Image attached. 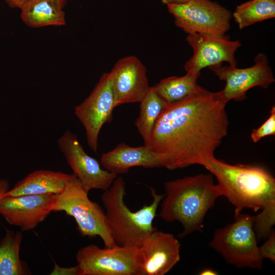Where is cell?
Listing matches in <instances>:
<instances>
[{
    "instance_id": "6da1fadb",
    "label": "cell",
    "mask_w": 275,
    "mask_h": 275,
    "mask_svg": "<svg viewBox=\"0 0 275 275\" xmlns=\"http://www.w3.org/2000/svg\"><path fill=\"white\" fill-rule=\"evenodd\" d=\"M228 102L221 91L202 88L179 101L167 105L144 145L158 154L169 170L203 166L214 156L228 133Z\"/></svg>"
},
{
    "instance_id": "7a4b0ae2",
    "label": "cell",
    "mask_w": 275,
    "mask_h": 275,
    "mask_svg": "<svg viewBox=\"0 0 275 275\" xmlns=\"http://www.w3.org/2000/svg\"><path fill=\"white\" fill-rule=\"evenodd\" d=\"M166 193L160 203L159 216L167 222H178L183 237L195 231L202 232L203 222L221 193L212 174L186 176L164 183Z\"/></svg>"
},
{
    "instance_id": "3957f363",
    "label": "cell",
    "mask_w": 275,
    "mask_h": 275,
    "mask_svg": "<svg viewBox=\"0 0 275 275\" xmlns=\"http://www.w3.org/2000/svg\"><path fill=\"white\" fill-rule=\"evenodd\" d=\"M203 166L216 177L222 196L234 206L235 214L245 208L256 212L275 203V178L264 168L231 164L215 156Z\"/></svg>"
},
{
    "instance_id": "277c9868",
    "label": "cell",
    "mask_w": 275,
    "mask_h": 275,
    "mask_svg": "<svg viewBox=\"0 0 275 275\" xmlns=\"http://www.w3.org/2000/svg\"><path fill=\"white\" fill-rule=\"evenodd\" d=\"M151 203L132 211L124 202L126 183L118 176L109 188L102 194L101 200L112 236L119 246L139 248L145 239L157 228L153 226L159 205L164 195L150 187Z\"/></svg>"
},
{
    "instance_id": "5b68a950",
    "label": "cell",
    "mask_w": 275,
    "mask_h": 275,
    "mask_svg": "<svg viewBox=\"0 0 275 275\" xmlns=\"http://www.w3.org/2000/svg\"><path fill=\"white\" fill-rule=\"evenodd\" d=\"M89 190L73 174L64 189L56 194L52 212L63 211L75 219L83 237L98 236L105 247L116 245L108 227L105 211L88 196Z\"/></svg>"
},
{
    "instance_id": "8992f818",
    "label": "cell",
    "mask_w": 275,
    "mask_h": 275,
    "mask_svg": "<svg viewBox=\"0 0 275 275\" xmlns=\"http://www.w3.org/2000/svg\"><path fill=\"white\" fill-rule=\"evenodd\" d=\"M234 217L233 223L215 230L209 246L229 264L261 269L263 259L259 255L253 229L254 216L240 212Z\"/></svg>"
},
{
    "instance_id": "52a82bcc",
    "label": "cell",
    "mask_w": 275,
    "mask_h": 275,
    "mask_svg": "<svg viewBox=\"0 0 275 275\" xmlns=\"http://www.w3.org/2000/svg\"><path fill=\"white\" fill-rule=\"evenodd\" d=\"M167 5L176 26L187 34L224 36L230 29L231 12L216 2L188 0L183 4Z\"/></svg>"
},
{
    "instance_id": "ba28073f",
    "label": "cell",
    "mask_w": 275,
    "mask_h": 275,
    "mask_svg": "<svg viewBox=\"0 0 275 275\" xmlns=\"http://www.w3.org/2000/svg\"><path fill=\"white\" fill-rule=\"evenodd\" d=\"M76 259L80 275H140L139 248L90 244L79 249Z\"/></svg>"
},
{
    "instance_id": "9c48e42d",
    "label": "cell",
    "mask_w": 275,
    "mask_h": 275,
    "mask_svg": "<svg viewBox=\"0 0 275 275\" xmlns=\"http://www.w3.org/2000/svg\"><path fill=\"white\" fill-rule=\"evenodd\" d=\"M115 107L110 72L104 73L89 96L74 107V114L85 129L88 146L95 153L100 130L113 120Z\"/></svg>"
},
{
    "instance_id": "30bf717a",
    "label": "cell",
    "mask_w": 275,
    "mask_h": 275,
    "mask_svg": "<svg viewBox=\"0 0 275 275\" xmlns=\"http://www.w3.org/2000/svg\"><path fill=\"white\" fill-rule=\"evenodd\" d=\"M255 64L246 68H238L222 64L209 68L219 80L225 81V88L221 91L225 100L242 101L250 89L259 86L267 89L275 79L267 56L264 53L257 54Z\"/></svg>"
},
{
    "instance_id": "8fae6325",
    "label": "cell",
    "mask_w": 275,
    "mask_h": 275,
    "mask_svg": "<svg viewBox=\"0 0 275 275\" xmlns=\"http://www.w3.org/2000/svg\"><path fill=\"white\" fill-rule=\"evenodd\" d=\"M57 143L73 174L87 190L105 191L109 188L118 175L103 169L97 160L89 155L76 134L66 130Z\"/></svg>"
},
{
    "instance_id": "7c38bea8",
    "label": "cell",
    "mask_w": 275,
    "mask_h": 275,
    "mask_svg": "<svg viewBox=\"0 0 275 275\" xmlns=\"http://www.w3.org/2000/svg\"><path fill=\"white\" fill-rule=\"evenodd\" d=\"M186 41L193 49V56L184 65L186 72L200 74L202 69L223 62L237 66L235 52L241 45L239 40L231 41L226 35L195 33L188 34Z\"/></svg>"
},
{
    "instance_id": "4fadbf2b",
    "label": "cell",
    "mask_w": 275,
    "mask_h": 275,
    "mask_svg": "<svg viewBox=\"0 0 275 275\" xmlns=\"http://www.w3.org/2000/svg\"><path fill=\"white\" fill-rule=\"evenodd\" d=\"M56 195L5 196L0 200V215L21 231L34 229L52 212Z\"/></svg>"
},
{
    "instance_id": "5bb4252c",
    "label": "cell",
    "mask_w": 275,
    "mask_h": 275,
    "mask_svg": "<svg viewBox=\"0 0 275 275\" xmlns=\"http://www.w3.org/2000/svg\"><path fill=\"white\" fill-rule=\"evenodd\" d=\"M140 275H164L180 260V244L172 234L153 231L139 248Z\"/></svg>"
},
{
    "instance_id": "9a60e30c",
    "label": "cell",
    "mask_w": 275,
    "mask_h": 275,
    "mask_svg": "<svg viewBox=\"0 0 275 275\" xmlns=\"http://www.w3.org/2000/svg\"><path fill=\"white\" fill-rule=\"evenodd\" d=\"M109 72L116 107L140 102L150 88L146 67L135 56L120 59Z\"/></svg>"
},
{
    "instance_id": "2e32d148",
    "label": "cell",
    "mask_w": 275,
    "mask_h": 275,
    "mask_svg": "<svg viewBox=\"0 0 275 275\" xmlns=\"http://www.w3.org/2000/svg\"><path fill=\"white\" fill-rule=\"evenodd\" d=\"M101 163L105 169L117 175L126 174L135 167L163 168L160 156L145 145L131 147L124 142L103 153Z\"/></svg>"
},
{
    "instance_id": "e0dca14e",
    "label": "cell",
    "mask_w": 275,
    "mask_h": 275,
    "mask_svg": "<svg viewBox=\"0 0 275 275\" xmlns=\"http://www.w3.org/2000/svg\"><path fill=\"white\" fill-rule=\"evenodd\" d=\"M72 175L51 170L34 171L16 183L5 196L58 194L64 189Z\"/></svg>"
},
{
    "instance_id": "ac0fdd59",
    "label": "cell",
    "mask_w": 275,
    "mask_h": 275,
    "mask_svg": "<svg viewBox=\"0 0 275 275\" xmlns=\"http://www.w3.org/2000/svg\"><path fill=\"white\" fill-rule=\"evenodd\" d=\"M63 8L56 0H28L21 8V17L26 25L33 28L64 25Z\"/></svg>"
},
{
    "instance_id": "d6986e66",
    "label": "cell",
    "mask_w": 275,
    "mask_h": 275,
    "mask_svg": "<svg viewBox=\"0 0 275 275\" xmlns=\"http://www.w3.org/2000/svg\"><path fill=\"white\" fill-rule=\"evenodd\" d=\"M5 230V235L0 240V275L31 274L26 263L20 258L22 233Z\"/></svg>"
},
{
    "instance_id": "ffe728a7",
    "label": "cell",
    "mask_w": 275,
    "mask_h": 275,
    "mask_svg": "<svg viewBox=\"0 0 275 275\" xmlns=\"http://www.w3.org/2000/svg\"><path fill=\"white\" fill-rule=\"evenodd\" d=\"M200 75L188 71L182 76L162 79L152 87L167 104H172L186 98L202 88L197 83Z\"/></svg>"
},
{
    "instance_id": "44dd1931",
    "label": "cell",
    "mask_w": 275,
    "mask_h": 275,
    "mask_svg": "<svg viewBox=\"0 0 275 275\" xmlns=\"http://www.w3.org/2000/svg\"><path fill=\"white\" fill-rule=\"evenodd\" d=\"M140 103V114L134 124L145 144L152 134L159 116L168 104L152 87Z\"/></svg>"
},
{
    "instance_id": "7402d4cb",
    "label": "cell",
    "mask_w": 275,
    "mask_h": 275,
    "mask_svg": "<svg viewBox=\"0 0 275 275\" xmlns=\"http://www.w3.org/2000/svg\"><path fill=\"white\" fill-rule=\"evenodd\" d=\"M239 29L275 17V0H251L237 6L232 14Z\"/></svg>"
},
{
    "instance_id": "603a6c76",
    "label": "cell",
    "mask_w": 275,
    "mask_h": 275,
    "mask_svg": "<svg viewBox=\"0 0 275 275\" xmlns=\"http://www.w3.org/2000/svg\"><path fill=\"white\" fill-rule=\"evenodd\" d=\"M275 224V203L261 209V212L254 216L253 229L257 239H266Z\"/></svg>"
},
{
    "instance_id": "cb8c5ba5",
    "label": "cell",
    "mask_w": 275,
    "mask_h": 275,
    "mask_svg": "<svg viewBox=\"0 0 275 275\" xmlns=\"http://www.w3.org/2000/svg\"><path fill=\"white\" fill-rule=\"evenodd\" d=\"M275 134V106H272L268 119L259 128L254 129L251 134L254 143L259 142L261 139Z\"/></svg>"
},
{
    "instance_id": "d4e9b609",
    "label": "cell",
    "mask_w": 275,
    "mask_h": 275,
    "mask_svg": "<svg viewBox=\"0 0 275 275\" xmlns=\"http://www.w3.org/2000/svg\"><path fill=\"white\" fill-rule=\"evenodd\" d=\"M264 243L259 247L260 257L263 259H269L272 262L275 261V232L272 231Z\"/></svg>"
},
{
    "instance_id": "484cf974",
    "label": "cell",
    "mask_w": 275,
    "mask_h": 275,
    "mask_svg": "<svg viewBox=\"0 0 275 275\" xmlns=\"http://www.w3.org/2000/svg\"><path fill=\"white\" fill-rule=\"evenodd\" d=\"M50 274L80 275V270L77 265L70 267H62L55 263L53 269L52 271H51Z\"/></svg>"
},
{
    "instance_id": "4316f807",
    "label": "cell",
    "mask_w": 275,
    "mask_h": 275,
    "mask_svg": "<svg viewBox=\"0 0 275 275\" xmlns=\"http://www.w3.org/2000/svg\"><path fill=\"white\" fill-rule=\"evenodd\" d=\"M9 188L10 184L8 181L0 178V200L5 196Z\"/></svg>"
},
{
    "instance_id": "83f0119b",
    "label": "cell",
    "mask_w": 275,
    "mask_h": 275,
    "mask_svg": "<svg viewBox=\"0 0 275 275\" xmlns=\"http://www.w3.org/2000/svg\"><path fill=\"white\" fill-rule=\"evenodd\" d=\"M27 1L28 0H5L10 7L18 8L20 9H21Z\"/></svg>"
},
{
    "instance_id": "f1b7e54d",
    "label": "cell",
    "mask_w": 275,
    "mask_h": 275,
    "mask_svg": "<svg viewBox=\"0 0 275 275\" xmlns=\"http://www.w3.org/2000/svg\"><path fill=\"white\" fill-rule=\"evenodd\" d=\"M163 4L168 5L170 4H180L187 2L188 0H159Z\"/></svg>"
},
{
    "instance_id": "f546056e",
    "label": "cell",
    "mask_w": 275,
    "mask_h": 275,
    "mask_svg": "<svg viewBox=\"0 0 275 275\" xmlns=\"http://www.w3.org/2000/svg\"><path fill=\"white\" fill-rule=\"evenodd\" d=\"M201 275H214L217 274V272L211 269H205L202 270L200 273Z\"/></svg>"
},
{
    "instance_id": "4dcf8cb0",
    "label": "cell",
    "mask_w": 275,
    "mask_h": 275,
    "mask_svg": "<svg viewBox=\"0 0 275 275\" xmlns=\"http://www.w3.org/2000/svg\"><path fill=\"white\" fill-rule=\"evenodd\" d=\"M58 3L63 7L66 0H56Z\"/></svg>"
}]
</instances>
